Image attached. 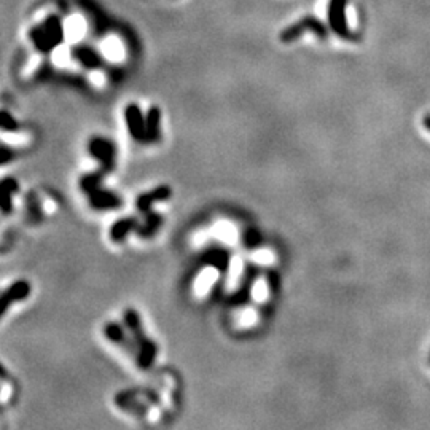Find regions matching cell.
<instances>
[{
    "mask_svg": "<svg viewBox=\"0 0 430 430\" xmlns=\"http://www.w3.org/2000/svg\"><path fill=\"white\" fill-rule=\"evenodd\" d=\"M89 206L96 211H112V209H118L123 206V199L118 196L117 193L110 192L102 187L93 190L91 193L87 194Z\"/></svg>",
    "mask_w": 430,
    "mask_h": 430,
    "instance_id": "7",
    "label": "cell"
},
{
    "mask_svg": "<svg viewBox=\"0 0 430 430\" xmlns=\"http://www.w3.org/2000/svg\"><path fill=\"white\" fill-rule=\"evenodd\" d=\"M137 227H139V223L134 217L120 218L112 225V228H110V233H109L110 239H112L113 242H123L129 234H131L133 231H136Z\"/></svg>",
    "mask_w": 430,
    "mask_h": 430,
    "instance_id": "12",
    "label": "cell"
},
{
    "mask_svg": "<svg viewBox=\"0 0 430 430\" xmlns=\"http://www.w3.org/2000/svg\"><path fill=\"white\" fill-rule=\"evenodd\" d=\"M354 12L349 7V0H332L328 7V19L333 31L341 38H357L356 24H354Z\"/></svg>",
    "mask_w": 430,
    "mask_h": 430,
    "instance_id": "2",
    "label": "cell"
},
{
    "mask_svg": "<svg viewBox=\"0 0 430 430\" xmlns=\"http://www.w3.org/2000/svg\"><path fill=\"white\" fill-rule=\"evenodd\" d=\"M19 122L7 110H0V131L16 133L19 131Z\"/></svg>",
    "mask_w": 430,
    "mask_h": 430,
    "instance_id": "17",
    "label": "cell"
},
{
    "mask_svg": "<svg viewBox=\"0 0 430 430\" xmlns=\"http://www.w3.org/2000/svg\"><path fill=\"white\" fill-rule=\"evenodd\" d=\"M88 153L101 163V168L107 172H112L117 164V145L110 139L102 136H94L88 142Z\"/></svg>",
    "mask_w": 430,
    "mask_h": 430,
    "instance_id": "3",
    "label": "cell"
},
{
    "mask_svg": "<svg viewBox=\"0 0 430 430\" xmlns=\"http://www.w3.org/2000/svg\"><path fill=\"white\" fill-rule=\"evenodd\" d=\"M5 376H7V372H5V368L2 367V363H0V379L5 378Z\"/></svg>",
    "mask_w": 430,
    "mask_h": 430,
    "instance_id": "23",
    "label": "cell"
},
{
    "mask_svg": "<svg viewBox=\"0 0 430 430\" xmlns=\"http://www.w3.org/2000/svg\"><path fill=\"white\" fill-rule=\"evenodd\" d=\"M217 233H218V236L222 238L223 241H227L228 244H236L238 241V231L231 227V225H227V223L218 225Z\"/></svg>",
    "mask_w": 430,
    "mask_h": 430,
    "instance_id": "21",
    "label": "cell"
},
{
    "mask_svg": "<svg viewBox=\"0 0 430 430\" xmlns=\"http://www.w3.org/2000/svg\"><path fill=\"white\" fill-rule=\"evenodd\" d=\"M107 171L106 169L99 168L98 171L94 172H89L87 174V176H83L82 179H80V188H82V192L84 194L91 193L93 190H96L99 187H102V180L107 177Z\"/></svg>",
    "mask_w": 430,
    "mask_h": 430,
    "instance_id": "14",
    "label": "cell"
},
{
    "mask_svg": "<svg viewBox=\"0 0 430 430\" xmlns=\"http://www.w3.org/2000/svg\"><path fill=\"white\" fill-rule=\"evenodd\" d=\"M123 319H124V327L128 328L129 335H131L134 343H136L137 367L141 370H150L153 367L155 359H157V354H158L157 343L145 335L141 317H139V313L136 311V309H133V308L126 309Z\"/></svg>",
    "mask_w": 430,
    "mask_h": 430,
    "instance_id": "1",
    "label": "cell"
},
{
    "mask_svg": "<svg viewBox=\"0 0 430 430\" xmlns=\"http://www.w3.org/2000/svg\"><path fill=\"white\" fill-rule=\"evenodd\" d=\"M19 192V182L14 177L0 180V214L10 215L13 212V196Z\"/></svg>",
    "mask_w": 430,
    "mask_h": 430,
    "instance_id": "10",
    "label": "cell"
},
{
    "mask_svg": "<svg viewBox=\"0 0 430 430\" xmlns=\"http://www.w3.org/2000/svg\"><path fill=\"white\" fill-rule=\"evenodd\" d=\"M252 262L262 264V267H269V264L276 262V255L269 249H260V251H255L252 253Z\"/></svg>",
    "mask_w": 430,
    "mask_h": 430,
    "instance_id": "19",
    "label": "cell"
},
{
    "mask_svg": "<svg viewBox=\"0 0 430 430\" xmlns=\"http://www.w3.org/2000/svg\"><path fill=\"white\" fill-rule=\"evenodd\" d=\"M172 196V190L168 185H159V187L150 190V192H145L142 194H139L136 199V206L137 211L142 214H147L152 211L153 204L163 203Z\"/></svg>",
    "mask_w": 430,
    "mask_h": 430,
    "instance_id": "9",
    "label": "cell"
},
{
    "mask_svg": "<svg viewBox=\"0 0 430 430\" xmlns=\"http://www.w3.org/2000/svg\"><path fill=\"white\" fill-rule=\"evenodd\" d=\"M14 157H16V153L12 148L7 147V145H0V166L12 163Z\"/></svg>",
    "mask_w": 430,
    "mask_h": 430,
    "instance_id": "22",
    "label": "cell"
},
{
    "mask_svg": "<svg viewBox=\"0 0 430 430\" xmlns=\"http://www.w3.org/2000/svg\"><path fill=\"white\" fill-rule=\"evenodd\" d=\"M269 297V287L267 282V278L260 276L252 286V298L257 303H264Z\"/></svg>",
    "mask_w": 430,
    "mask_h": 430,
    "instance_id": "16",
    "label": "cell"
},
{
    "mask_svg": "<svg viewBox=\"0 0 430 430\" xmlns=\"http://www.w3.org/2000/svg\"><path fill=\"white\" fill-rule=\"evenodd\" d=\"M144 215H145L144 223L139 225L136 233L139 234V236L145 238V239L153 238L155 234H157L159 229H161L164 220H163L161 215H159L158 212H153V211H150Z\"/></svg>",
    "mask_w": 430,
    "mask_h": 430,
    "instance_id": "13",
    "label": "cell"
},
{
    "mask_svg": "<svg viewBox=\"0 0 430 430\" xmlns=\"http://www.w3.org/2000/svg\"><path fill=\"white\" fill-rule=\"evenodd\" d=\"M258 322V313L255 311V309L252 308H246L242 309L241 313H239L238 316V324L241 325V327H252V325H255Z\"/></svg>",
    "mask_w": 430,
    "mask_h": 430,
    "instance_id": "20",
    "label": "cell"
},
{
    "mask_svg": "<svg viewBox=\"0 0 430 430\" xmlns=\"http://www.w3.org/2000/svg\"><path fill=\"white\" fill-rule=\"evenodd\" d=\"M77 58L82 61L83 66H87L89 69H94L98 67L99 64H101V59H99V56L96 53L93 52V49H88V48H82L77 52Z\"/></svg>",
    "mask_w": 430,
    "mask_h": 430,
    "instance_id": "18",
    "label": "cell"
},
{
    "mask_svg": "<svg viewBox=\"0 0 430 430\" xmlns=\"http://www.w3.org/2000/svg\"><path fill=\"white\" fill-rule=\"evenodd\" d=\"M40 34L42 36H34L38 49H43V52H48L52 49V47H56V45L63 40V27L59 24V19H49V21L45 24L43 29H40Z\"/></svg>",
    "mask_w": 430,
    "mask_h": 430,
    "instance_id": "8",
    "label": "cell"
},
{
    "mask_svg": "<svg viewBox=\"0 0 430 430\" xmlns=\"http://www.w3.org/2000/svg\"><path fill=\"white\" fill-rule=\"evenodd\" d=\"M161 141V110L150 107L145 115V144H158Z\"/></svg>",
    "mask_w": 430,
    "mask_h": 430,
    "instance_id": "11",
    "label": "cell"
},
{
    "mask_svg": "<svg viewBox=\"0 0 430 430\" xmlns=\"http://www.w3.org/2000/svg\"><path fill=\"white\" fill-rule=\"evenodd\" d=\"M31 295V284L24 279L14 281L12 286L5 288V292L0 293V321H2L8 309L13 306L14 303L23 302Z\"/></svg>",
    "mask_w": 430,
    "mask_h": 430,
    "instance_id": "4",
    "label": "cell"
},
{
    "mask_svg": "<svg viewBox=\"0 0 430 430\" xmlns=\"http://www.w3.org/2000/svg\"><path fill=\"white\" fill-rule=\"evenodd\" d=\"M124 122L134 141L145 144V117L137 104H129L124 109Z\"/></svg>",
    "mask_w": 430,
    "mask_h": 430,
    "instance_id": "6",
    "label": "cell"
},
{
    "mask_svg": "<svg viewBox=\"0 0 430 430\" xmlns=\"http://www.w3.org/2000/svg\"><path fill=\"white\" fill-rule=\"evenodd\" d=\"M242 271H244V262L239 255H236V257H233L231 260H229V273H228V284H227L229 292H233V290H236L239 287V282H241V278H242Z\"/></svg>",
    "mask_w": 430,
    "mask_h": 430,
    "instance_id": "15",
    "label": "cell"
},
{
    "mask_svg": "<svg viewBox=\"0 0 430 430\" xmlns=\"http://www.w3.org/2000/svg\"><path fill=\"white\" fill-rule=\"evenodd\" d=\"M126 327L120 325L118 322H109L104 325V337H106L110 343L117 344V346L123 348L124 351L129 352V356H137V348L133 338H129L126 333Z\"/></svg>",
    "mask_w": 430,
    "mask_h": 430,
    "instance_id": "5",
    "label": "cell"
}]
</instances>
